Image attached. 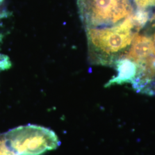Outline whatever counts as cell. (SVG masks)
I'll return each mask as SVG.
<instances>
[{"instance_id": "obj_1", "label": "cell", "mask_w": 155, "mask_h": 155, "mask_svg": "<svg viewBox=\"0 0 155 155\" xmlns=\"http://www.w3.org/2000/svg\"><path fill=\"white\" fill-rule=\"evenodd\" d=\"M132 15L114 26L85 29L91 64L113 67L118 59L125 55L137 33Z\"/></svg>"}, {"instance_id": "obj_6", "label": "cell", "mask_w": 155, "mask_h": 155, "mask_svg": "<svg viewBox=\"0 0 155 155\" xmlns=\"http://www.w3.org/2000/svg\"><path fill=\"white\" fill-rule=\"evenodd\" d=\"M0 155H19L14 148L7 132L0 134Z\"/></svg>"}, {"instance_id": "obj_3", "label": "cell", "mask_w": 155, "mask_h": 155, "mask_svg": "<svg viewBox=\"0 0 155 155\" xmlns=\"http://www.w3.org/2000/svg\"><path fill=\"white\" fill-rule=\"evenodd\" d=\"M20 155H40L60 144L55 133L48 128L28 125L11 129Z\"/></svg>"}, {"instance_id": "obj_8", "label": "cell", "mask_w": 155, "mask_h": 155, "mask_svg": "<svg viewBox=\"0 0 155 155\" xmlns=\"http://www.w3.org/2000/svg\"><path fill=\"white\" fill-rule=\"evenodd\" d=\"M138 9H145V8L155 6V0H134Z\"/></svg>"}, {"instance_id": "obj_4", "label": "cell", "mask_w": 155, "mask_h": 155, "mask_svg": "<svg viewBox=\"0 0 155 155\" xmlns=\"http://www.w3.org/2000/svg\"><path fill=\"white\" fill-rule=\"evenodd\" d=\"M153 56H155V45L153 39L136 33L127 52L122 57L139 63Z\"/></svg>"}, {"instance_id": "obj_10", "label": "cell", "mask_w": 155, "mask_h": 155, "mask_svg": "<svg viewBox=\"0 0 155 155\" xmlns=\"http://www.w3.org/2000/svg\"></svg>"}, {"instance_id": "obj_5", "label": "cell", "mask_w": 155, "mask_h": 155, "mask_svg": "<svg viewBox=\"0 0 155 155\" xmlns=\"http://www.w3.org/2000/svg\"><path fill=\"white\" fill-rule=\"evenodd\" d=\"M113 67L116 68L118 74L106 84L105 87L125 83L132 84L137 77L139 72V64L125 57L118 59Z\"/></svg>"}, {"instance_id": "obj_9", "label": "cell", "mask_w": 155, "mask_h": 155, "mask_svg": "<svg viewBox=\"0 0 155 155\" xmlns=\"http://www.w3.org/2000/svg\"><path fill=\"white\" fill-rule=\"evenodd\" d=\"M153 89H154V91H155V84H154V86H153Z\"/></svg>"}, {"instance_id": "obj_2", "label": "cell", "mask_w": 155, "mask_h": 155, "mask_svg": "<svg viewBox=\"0 0 155 155\" xmlns=\"http://www.w3.org/2000/svg\"><path fill=\"white\" fill-rule=\"evenodd\" d=\"M77 5L85 29L114 26L133 13L130 0H77Z\"/></svg>"}, {"instance_id": "obj_7", "label": "cell", "mask_w": 155, "mask_h": 155, "mask_svg": "<svg viewBox=\"0 0 155 155\" xmlns=\"http://www.w3.org/2000/svg\"><path fill=\"white\" fill-rule=\"evenodd\" d=\"M133 24L137 32L144 27L150 18V13L145 9H138L132 15Z\"/></svg>"}]
</instances>
